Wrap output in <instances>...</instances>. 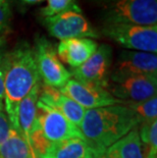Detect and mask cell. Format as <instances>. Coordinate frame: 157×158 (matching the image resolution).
Returning a JSON list of instances; mask_svg holds the SVG:
<instances>
[{
    "label": "cell",
    "mask_w": 157,
    "mask_h": 158,
    "mask_svg": "<svg viewBox=\"0 0 157 158\" xmlns=\"http://www.w3.org/2000/svg\"><path fill=\"white\" fill-rule=\"evenodd\" d=\"M4 62V109L12 129L19 131L18 108L22 100L40 84L34 48L19 43L3 57ZM21 134V133H19Z\"/></svg>",
    "instance_id": "1"
},
{
    "label": "cell",
    "mask_w": 157,
    "mask_h": 158,
    "mask_svg": "<svg viewBox=\"0 0 157 158\" xmlns=\"http://www.w3.org/2000/svg\"><path fill=\"white\" fill-rule=\"evenodd\" d=\"M141 123L125 104L87 109L80 126L82 137L93 152L105 153L107 148Z\"/></svg>",
    "instance_id": "2"
},
{
    "label": "cell",
    "mask_w": 157,
    "mask_h": 158,
    "mask_svg": "<svg viewBox=\"0 0 157 158\" xmlns=\"http://www.w3.org/2000/svg\"><path fill=\"white\" fill-rule=\"evenodd\" d=\"M72 138H83L81 131L62 114L41 101L37 102V114L30 136L37 157L43 155L54 144Z\"/></svg>",
    "instance_id": "3"
},
{
    "label": "cell",
    "mask_w": 157,
    "mask_h": 158,
    "mask_svg": "<svg viewBox=\"0 0 157 158\" xmlns=\"http://www.w3.org/2000/svg\"><path fill=\"white\" fill-rule=\"evenodd\" d=\"M104 22L157 26V0H112L105 9Z\"/></svg>",
    "instance_id": "4"
},
{
    "label": "cell",
    "mask_w": 157,
    "mask_h": 158,
    "mask_svg": "<svg viewBox=\"0 0 157 158\" xmlns=\"http://www.w3.org/2000/svg\"><path fill=\"white\" fill-rule=\"evenodd\" d=\"M102 34L129 50L154 54L157 52V26L104 23Z\"/></svg>",
    "instance_id": "5"
},
{
    "label": "cell",
    "mask_w": 157,
    "mask_h": 158,
    "mask_svg": "<svg viewBox=\"0 0 157 158\" xmlns=\"http://www.w3.org/2000/svg\"><path fill=\"white\" fill-rule=\"evenodd\" d=\"M34 52L40 80L44 85L60 89L71 80V72L61 63L54 46L45 37L36 38Z\"/></svg>",
    "instance_id": "6"
},
{
    "label": "cell",
    "mask_w": 157,
    "mask_h": 158,
    "mask_svg": "<svg viewBox=\"0 0 157 158\" xmlns=\"http://www.w3.org/2000/svg\"><path fill=\"white\" fill-rule=\"evenodd\" d=\"M43 25L50 35L61 40L71 38H99L100 35L93 28L82 12L72 10L43 19Z\"/></svg>",
    "instance_id": "7"
},
{
    "label": "cell",
    "mask_w": 157,
    "mask_h": 158,
    "mask_svg": "<svg viewBox=\"0 0 157 158\" xmlns=\"http://www.w3.org/2000/svg\"><path fill=\"white\" fill-rule=\"evenodd\" d=\"M58 90L61 94L73 100L84 109L123 104L121 100L114 98L104 87L92 83L82 82L76 79L68 80V83Z\"/></svg>",
    "instance_id": "8"
},
{
    "label": "cell",
    "mask_w": 157,
    "mask_h": 158,
    "mask_svg": "<svg viewBox=\"0 0 157 158\" xmlns=\"http://www.w3.org/2000/svg\"><path fill=\"white\" fill-rule=\"evenodd\" d=\"M107 86L109 93L122 102H142L157 96V77L129 76Z\"/></svg>",
    "instance_id": "9"
},
{
    "label": "cell",
    "mask_w": 157,
    "mask_h": 158,
    "mask_svg": "<svg viewBox=\"0 0 157 158\" xmlns=\"http://www.w3.org/2000/svg\"><path fill=\"white\" fill-rule=\"evenodd\" d=\"M112 63V48L110 45H100L90 58L78 69L71 72L73 79L92 83L107 88L110 68Z\"/></svg>",
    "instance_id": "10"
},
{
    "label": "cell",
    "mask_w": 157,
    "mask_h": 158,
    "mask_svg": "<svg viewBox=\"0 0 157 158\" xmlns=\"http://www.w3.org/2000/svg\"><path fill=\"white\" fill-rule=\"evenodd\" d=\"M157 77V56L154 53L123 50L118 57L109 78L112 82L129 76Z\"/></svg>",
    "instance_id": "11"
},
{
    "label": "cell",
    "mask_w": 157,
    "mask_h": 158,
    "mask_svg": "<svg viewBox=\"0 0 157 158\" xmlns=\"http://www.w3.org/2000/svg\"><path fill=\"white\" fill-rule=\"evenodd\" d=\"M38 100L58 110L66 119L75 124L76 127H80L81 126L86 109L80 106L71 98L61 94L58 89L46 86L44 84L42 86L40 85Z\"/></svg>",
    "instance_id": "12"
},
{
    "label": "cell",
    "mask_w": 157,
    "mask_h": 158,
    "mask_svg": "<svg viewBox=\"0 0 157 158\" xmlns=\"http://www.w3.org/2000/svg\"><path fill=\"white\" fill-rule=\"evenodd\" d=\"M98 48L90 38H71L61 40L57 46V56L72 69H78L86 62Z\"/></svg>",
    "instance_id": "13"
},
{
    "label": "cell",
    "mask_w": 157,
    "mask_h": 158,
    "mask_svg": "<svg viewBox=\"0 0 157 158\" xmlns=\"http://www.w3.org/2000/svg\"><path fill=\"white\" fill-rule=\"evenodd\" d=\"M39 90H40V84L37 85L22 100V102L19 103L18 108L19 131L30 146H31L30 136H31V132L33 130V127H34L36 114H37V102H38V98H39Z\"/></svg>",
    "instance_id": "14"
},
{
    "label": "cell",
    "mask_w": 157,
    "mask_h": 158,
    "mask_svg": "<svg viewBox=\"0 0 157 158\" xmlns=\"http://www.w3.org/2000/svg\"><path fill=\"white\" fill-rule=\"evenodd\" d=\"M93 151L83 138H72L52 145L38 158H91Z\"/></svg>",
    "instance_id": "15"
},
{
    "label": "cell",
    "mask_w": 157,
    "mask_h": 158,
    "mask_svg": "<svg viewBox=\"0 0 157 158\" xmlns=\"http://www.w3.org/2000/svg\"><path fill=\"white\" fill-rule=\"evenodd\" d=\"M139 127V126H138ZM138 127L112 144L105 151L107 158H145Z\"/></svg>",
    "instance_id": "16"
},
{
    "label": "cell",
    "mask_w": 157,
    "mask_h": 158,
    "mask_svg": "<svg viewBox=\"0 0 157 158\" xmlns=\"http://www.w3.org/2000/svg\"><path fill=\"white\" fill-rule=\"evenodd\" d=\"M2 158H38L25 138L14 129H10L8 137L0 146Z\"/></svg>",
    "instance_id": "17"
},
{
    "label": "cell",
    "mask_w": 157,
    "mask_h": 158,
    "mask_svg": "<svg viewBox=\"0 0 157 158\" xmlns=\"http://www.w3.org/2000/svg\"><path fill=\"white\" fill-rule=\"evenodd\" d=\"M138 129L144 157L157 158V119L141 123Z\"/></svg>",
    "instance_id": "18"
},
{
    "label": "cell",
    "mask_w": 157,
    "mask_h": 158,
    "mask_svg": "<svg viewBox=\"0 0 157 158\" xmlns=\"http://www.w3.org/2000/svg\"><path fill=\"white\" fill-rule=\"evenodd\" d=\"M129 108H131L141 123L152 122L157 119V96L152 97L142 102H123Z\"/></svg>",
    "instance_id": "19"
},
{
    "label": "cell",
    "mask_w": 157,
    "mask_h": 158,
    "mask_svg": "<svg viewBox=\"0 0 157 158\" xmlns=\"http://www.w3.org/2000/svg\"><path fill=\"white\" fill-rule=\"evenodd\" d=\"M68 10L82 12L76 0H47V5L41 8L40 12L43 18H48Z\"/></svg>",
    "instance_id": "20"
},
{
    "label": "cell",
    "mask_w": 157,
    "mask_h": 158,
    "mask_svg": "<svg viewBox=\"0 0 157 158\" xmlns=\"http://www.w3.org/2000/svg\"><path fill=\"white\" fill-rule=\"evenodd\" d=\"M10 21V9L6 1L0 2V33L7 28L8 23Z\"/></svg>",
    "instance_id": "21"
},
{
    "label": "cell",
    "mask_w": 157,
    "mask_h": 158,
    "mask_svg": "<svg viewBox=\"0 0 157 158\" xmlns=\"http://www.w3.org/2000/svg\"><path fill=\"white\" fill-rule=\"evenodd\" d=\"M11 127L4 111H0V146L8 137Z\"/></svg>",
    "instance_id": "22"
},
{
    "label": "cell",
    "mask_w": 157,
    "mask_h": 158,
    "mask_svg": "<svg viewBox=\"0 0 157 158\" xmlns=\"http://www.w3.org/2000/svg\"><path fill=\"white\" fill-rule=\"evenodd\" d=\"M0 111H4V62L0 61Z\"/></svg>",
    "instance_id": "23"
},
{
    "label": "cell",
    "mask_w": 157,
    "mask_h": 158,
    "mask_svg": "<svg viewBox=\"0 0 157 158\" xmlns=\"http://www.w3.org/2000/svg\"><path fill=\"white\" fill-rule=\"evenodd\" d=\"M6 54V39L5 37L0 36V61Z\"/></svg>",
    "instance_id": "24"
},
{
    "label": "cell",
    "mask_w": 157,
    "mask_h": 158,
    "mask_svg": "<svg viewBox=\"0 0 157 158\" xmlns=\"http://www.w3.org/2000/svg\"><path fill=\"white\" fill-rule=\"evenodd\" d=\"M45 0H21V2L23 4H27V5H34V4H38V3H41Z\"/></svg>",
    "instance_id": "25"
},
{
    "label": "cell",
    "mask_w": 157,
    "mask_h": 158,
    "mask_svg": "<svg viewBox=\"0 0 157 158\" xmlns=\"http://www.w3.org/2000/svg\"><path fill=\"white\" fill-rule=\"evenodd\" d=\"M91 158H107L105 155V153H97V152H93Z\"/></svg>",
    "instance_id": "26"
},
{
    "label": "cell",
    "mask_w": 157,
    "mask_h": 158,
    "mask_svg": "<svg viewBox=\"0 0 157 158\" xmlns=\"http://www.w3.org/2000/svg\"><path fill=\"white\" fill-rule=\"evenodd\" d=\"M98 1H106V0H98Z\"/></svg>",
    "instance_id": "27"
},
{
    "label": "cell",
    "mask_w": 157,
    "mask_h": 158,
    "mask_svg": "<svg viewBox=\"0 0 157 158\" xmlns=\"http://www.w3.org/2000/svg\"><path fill=\"white\" fill-rule=\"evenodd\" d=\"M1 1H3V0H0V2H1Z\"/></svg>",
    "instance_id": "28"
},
{
    "label": "cell",
    "mask_w": 157,
    "mask_h": 158,
    "mask_svg": "<svg viewBox=\"0 0 157 158\" xmlns=\"http://www.w3.org/2000/svg\"><path fill=\"white\" fill-rule=\"evenodd\" d=\"M0 158H2V157H1V156H0Z\"/></svg>",
    "instance_id": "29"
}]
</instances>
